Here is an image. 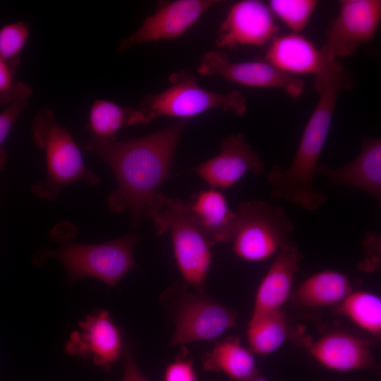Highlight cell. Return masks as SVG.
Wrapping results in <instances>:
<instances>
[{"instance_id":"7a4b0ae2","label":"cell","mask_w":381,"mask_h":381,"mask_svg":"<svg viewBox=\"0 0 381 381\" xmlns=\"http://www.w3.org/2000/svg\"><path fill=\"white\" fill-rule=\"evenodd\" d=\"M351 83L349 73L341 64L315 79L320 98L306 124L294 159L286 168L273 166L267 176L273 199L313 212L327 202V195L315 188L314 179L339 95L342 90L350 88Z\"/></svg>"},{"instance_id":"9a60e30c","label":"cell","mask_w":381,"mask_h":381,"mask_svg":"<svg viewBox=\"0 0 381 381\" xmlns=\"http://www.w3.org/2000/svg\"><path fill=\"white\" fill-rule=\"evenodd\" d=\"M282 72L315 78L328 71L337 60L327 59L320 49L301 33L279 34L269 43L265 60Z\"/></svg>"},{"instance_id":"ac0fdd59","label":"cell","mask_w":381,"mask_h":381,"mask_svg":"<svg viewBox=\"0 0 381 381\" xmlns=\"http://www.w3.org/2000/svg\"><path fill=\"white\" fill-rule=\"evenodd\" d=\"M299 262L300 254L291 243L275 255L258 287L251 317L282 310L291 294Z\"/></svg>"},{"instance_id":"ffe728a7","label":"cell","mask_w":381,"mask_h":381,"mask_svg":"<svg viewBox=\"0 0 381 381\" xmlns=\"http://www.w3.org/2000/svg\"><path fill=\"white\" fill-rule=\"evenodd\" d=\"M149 121L138 109L121 106L114 102L99 99L91 105L88 114L87 129L93 140H116L123 128L147 124Z\"/></svg>"},{"instance_id":"6da1fadb","label":"cell","mask_w":381,"mask_h":381,"mask_svg":"<svg viewBox=\"0 0 381 381\" xmlns=\"http://www.w3.org/2000/svg\"><path fill=\"white\" fill-rule=\"evenodd\" d=\"M187 126L179 121L155 133L130 140L82 143L112 171L116 188L108 197L111 212L128 210L130 225L138 229L159 195L158 189L171 176L174 155Z\"/></svg>"},{"instance_id":"d4e9b609","label":"cell","mask_w":381,"mask_h":381,"mask_svg":"<svg viewBox=\"0 0 381 381\" xmlns=\"http://www.w3.org/2000/svg\"><path fill=\"white\" fill-rule=\"evenodd\" d=\"M267 5L277 16L294 33H300L315 11L316 0H271Z\"/></svg>"},{"instance_id":"52a82bcc","label":"cell","mask_w":381,"mask_h":381,"mask_svg":"<svg viewBox=\"0 0 381 381\" xmlns=\"http://www.w3.org/2000/svg\"><path fill=\"white\" fill-rule=\"evenodd\" d=\"M170 85L164 90L147 95L138 109L149 122L159 116L186 121L206 111L219 109L242 116L247 111L246 99L241 91L217 92L202 87L197 77L187 71L173 73Z\"/></svg>"},{"instance_id":"e0dca14e","label":"cell","mask_w":381,"mask_h":381,"mask_svg":"<svg viewBox=\"0 0 381 381\" xmlns=\"http://www.w3.org/2000/svg\"><path fill=\"white\" fill-rule=\"evenodd\" d=\"M310 356L324 367L339 372L372 368L375 361L368 344L344 332L327 333L308 344Z\"/></svg>"},{"instance_id":"30bf717a","label":"cell","mask_w":381,"mask_h":381,"mask_svg":"<svg viewBox=\"0 0 381 381\" xmlns=\"http://www.w3.org/2000/svg\"><path fill=\"white\" fill-rule=\"evenodd\" d=\"M218 3L216 0L161 1L138 29L121 41L118 49L123 52L133 46L179 37Z\"/></svg>"},{"instance_id":"603a6c76","label":"cell","mask_w":381,"mask_h":381,"mask_svg":"<svg viewBox=\"0 0 381 381\" xmlns=\"http://www.w3.org/2000/svg\"><path fill=\"white\" fill-rule=\"evenodd\" d=\"M288 325L282 310L251 317L248 325L247 339L250 349L260 355H268L285 341Z\"/></svg>"},{"instance_id":"ba28073f","label":"cell","mask_w":381,"mask_h":381,"mask_svg":"<svg viewBox=\"0 0 381 381\" xmlns=\"http://www.w3.org/2000/svg\"><path fill=\"white\" fill-rule=\"evenodd\" d=\"M380 21V0H341L320 49L330 61L351 56L374 38Z\"/></svg>"},{"instance_id":"d6986e66","label":"cell","mask_w":381,"mask_h":381,"mask_svg":"<svg viewBox=\"0 0 381 381\" xmlns=\"http://www.w3.org/2000/svg\"><path fill=\"white\" fill-rule=\"evenodd\" d=\"M186 204L193 220L211 246L229 243L236 213L229 207L221 190L210 188L200 190Z\"/></svg>"},{"instance_id":"4fadbf2b","label":"cell","mask_w":381,"mask_h":381,"mask_svg":"<svg viewBox=\"0 0 381 381\" xmlns=\"http://www.w3.org/2000/svg\"><path fill=\"white\" fill-rule=\"evenodd\" d=\"M265 165L259 155L250 147L242 133L225 138L220 152L190 171L198 174L210 187L228 188L247 174L260 175Z\"/></svg>"},{"instance_id":"2e32d148","label":"cell","mask_w":381,"mask_h":381,"mask_svg":"<svg viewBox=\"0 0 381 381\" xmlns=\"http://www.w3.org/2000/svg\"><path fill=\"white\" fill-rule=\"evenodd\" d=\"M317 174L334 186L351 187L363 191L377 203L381 201V140L366 137L358 155L347 164L331 167L318 164Z\"/></svg>"},{"instance_id":"484cf974","label":"cell","mask_w":381,"mask_h":381,"mask_svg":"<svg viewBox=\"0 0 381 381\" xmlns=\"http://www.w3.org/2000/svg\"><path fill=\"white\" fill-rule=\"evenodd\" d=\"M29 34V26L24 21H16L0 27V57L17 68Z\"/></svg>"},{"instance_id":"3957f363","label":"cell","mask_w":381,"mask_h":381,"mask_svg":"<svg viewBox=\"0 0 381 381\" xmlns=\"http://www.w3.org/2000/svg\"><path fill=\"white\" fill-rule=\"evenodd\" d=\"M31 130L35 145L44 153L47 169L45 179L31 186L34 195L54 201L68 185L99 182V176L87 168L79 147L68 130L57 122L52 110L39 111Z\"/></svg>"},{"instance_id":"9c48e42d","label":"cell","mask_w":381,"mask_h":381,"mask_svg":"<svg viewBox=\"0 0 381 381\" xmlns=\"http://www.w3.org/2000/svg\"><path fill=\"white\" fill-rule=\"evenodd\" d=\"M197 72L250 87L279 89L294 99L299 98L304 90L301 79L282 72L265 61L233 62L219 49L205 53Z\"/></svg>"},{"instance_id":"4316f807","label":"cell","mask_w":381,"mask_h":381,"mask_svg":"<svg viewBox=\"0 0 381 381\" xmlns=\"http://www.w3.org/2000/svg\"><path fill=\"white\" fill-rule=\"evenodd\" d=\"M16 69L0 57V106L9 105L18 97L32 95L28 84L16 79Z\"/></svg>"},{"instance_id":"cb8c5ba5","label":"cell","mask_w":381,"mask_h":381,"mask_svg":"<svg viewBox=\"0 0 381 381\" xmlns=\"http://www.w3.org/2000/svg\"><path fill=\"white\" fill-rule=\"evenodd\" d=\"M339 310L351 322L373 335L381 332V298L368 291L350 293Z\"/></svg>"},{"instance_id":"f1b7e54d","label":"cell","mask_w":381,"mask_h":381,"mask_svg":"<svg viewBox=\"0 0 381 381\" xmlns=\"http://www.w3.org/2000/svg\"><path fill=\"white\" fill-rule=\"evenodd\" d=\"M163 381H197L193 361L179 357L166 368Z\"/></svg>"},{"instance_id":"44dd1931","label":"cell","mask_w":381,"mask_h":381,"mask_svg":"<svg viewBox=\"0 0 381 381\" xmlns=\"http://www.w3.org/2000/svg\"><path fill=\"white\" fill-rule=\"evenodd\" d=\"M351 292V284L346 275L325 270L304 280L295 291V298L306 306H330L339 305Z\"/></svg>"},{"instance_id":"83f0119b","label":"cell","mask_w":381,"mask_h":381,"mask_svg":"<svg viewBox=\"0 0 381 381\" xmlns=\"http://www.w3.org/2000/svg\"><path fill=\"white\" fill-rule=\"evenodd\" d=\"M30 96L18 97L0 112V171L5 169L8 157L4 143L17 119L28 106Z\"/></svg>"},{"instance_id":"5b68a950","label":"cell","mask_w":381,"mask_h":381,"mask_svg":"<svg viewBox=\"0 0 381 381\" xmlns=\"http://www.w3.org/2000/svg\"><path fill=\"white\" fill-rule=\"evenodd\" d=\"M157 235L169 232L174 256L184 279L201 287L212 262V247L190 215L186 202L159 194L147 217Z\"/></svg>"},{"instance_id":"7402d4cb","label":"cell","mask_w":381,"mask_h":381,"mask_svg":"<svg viewBox=\"0 0 381 381\" xmlns=\"http://www.w3.org/2000/svg\"><path fill=\"white\" fill-rule=\"evenodd\" d=\"M206 370L223 372L231 379L248 381L258 375L253 352L236 337L218 342L203 359Z\"/></svg>"},{"instance_id":"5bb4252c","label":"cell","mask_w":381,"mask_h":381,"mask_svg":"<svg viewBox=\"0 0 381 381\" xmlns=\"http://www.w3.org/2000/svg\"><path fill=\"white\" fill-rule=\"evenodd\" d=\"M234 311L206 298H193L181 308L170 341L177 346L221 336L236 322Z\"/></svg>"},{"instance_id":"8992f818","label":"cell","mask_w":381,"mask_h":381,"mask_svg":"<svg viewBox=\"0 0 381 381\" xmlns=\"http://www.w3.org/2000/svg\"><path fill=\"white\" fill-rule=\"evenodd\" d=\"M229 243L238 258L253 262L265 261L291 244V219L280 206L252 200L238 205Z\"/></svg>"},{"instance_id":"f546056e","label":"cell","mask_w":381,"mask_h":381,"mask_svg":"<svg viewBox=\"0 0 381 381\" xmlns=\"http://www.w3.org/2000/svg\"><path fill=\"white\" fill-rule=\"evenodd\" d=\"M123 373L121 381H148L138 367L131 348L126 344L122 353Z\"/></svg>"},{"instance_id":"277c9868","label":"cell","mask_w":381,"mask_h":381,"mask_svg":"<svg viewBox=\"0 0 381 381\" xmlns=\"http://www.w3.org/2000/svg\"><path fill=\"white\" fill-rule=\"evenodd\" d=\"M138 241V235H126L96 244L66 242L56 250L38 251L33 262L40 266L54 258L63 265L70 282L91 277L115 286L135 267L133 250Z\"/></svg>"},{"instance_id":"4dcf8cb0","label":"cell","mask_w":381,"mask_h":381,"mask_svg":"<svg viewBox=\"0 0 381 381\" xmlns=\"http://www.w3.org/2000/svg\"><path fill=\"white\" fill-rule=\"evenodd\" d=\"M248 381H269L265 377H263L262 376H259L258 375H255V377H252L251 379L248 380Z\"/></svg>"},{"instance_id":"7c38bea8","label":"cell","mask_w":381,"mask_h":381,"mask_svg":"<svg viewBox=\"0 0 381 381\" xmlns=\"http://www.w3.org/2000/svg\"><path fill=\"white\" fill-rule=\"evenodd\" d=\"M121 334L109 313L98 310L85 316L65 344L70 356L90 358L95 365L107 370L122 356Z\"/></svg>"},{"instance_id":"8fae6325","label":"cell","mask_w":381,"mask_h":381,"mask_svg":"<svg viewBox=\"0 0 381 381\" xmlns=\"http://www.w3.org/2000/svg\"><path fill=\"white\" fill-rule=\"evenodd\" d=\"M278 32L267 4L259 0H241L229 8L219 28L215 44L228 49L263 46L269 44Z\"/></svg>"}]
</instances>
